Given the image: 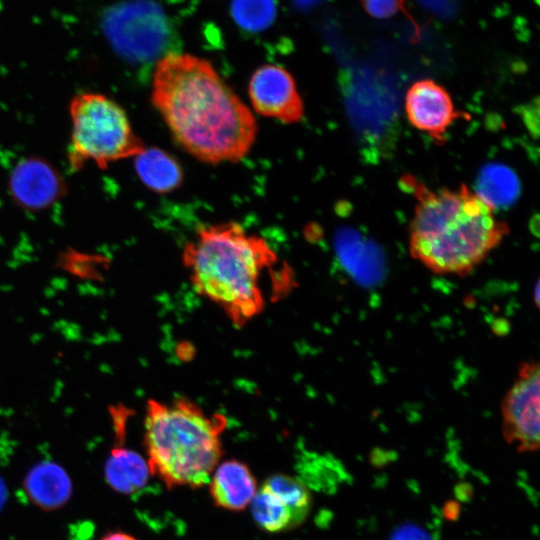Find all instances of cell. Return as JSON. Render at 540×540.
<instances>
[{"label":"cell","mask_w":540,"mask_h":540,"mask_svg":"<svg viewBox=\"0 0 540 540\" xmlns=\"http://www.w3.org/2000/svg\"><path fill=\"white\" fill-rule=\"evenodd\" d=\"M152 102L175 141L203 162L239 161L256 138L253 114L205 59L178 53L160 58Z\"/></svg>","instance_id":"obj_1"},{"label":"cell","mask_w":540,"mask_h":540,"mask_svg":"<svg viewBox=\"0 0 540 540\" xmlns=\"http://www.w3.org/2000/svg\"><path fill=\"white\" fill-rule=\"evenodd\" d=\"M405 183L416 198L409 251L433 273L469 274L509 233L495 209L464 184L431 190L412 178Z\"/></svg>","instance_id":"obj_2"},{"label":"cell","mask_w":540,"mask_h":540,"mask_svg":"<svg viewBox=\"0 0 540 540\" xmlns=\"http://www.w3.org/2000/svg\"><path fill=\"white\" fill-rule=\"evenodd\" d=\"M276 261L263 238L233 222L202 227L182 252L195 291L220 307L236 327L263 311L261 278Z\"/></svg>","instance_id":"obj_3"},{"label":"cell","mask_w":540,"mask_h":540,"mask_svg":"<svg viewBox=\"0 0 540 540\" xmlns=\"http://www.w3.org/2000/svg\"><path fill=\"white\" fill-rule=\"evenodd\" d=\"M222 414H208L196 403L177 398L151 399L146 405L144 443L150 474L169 488L208 484L222 456Z\"/></svg>","instance_id":"obj_4"},{"label":"cell","mask_w":540,"mask_h":540,"mask_svg":"<svg viewBox=\"0 0 540 540\" xmlns=\"http://www.w3.org/2000/svg\"><path fill=\"white\" fill-rule=\"evenodd\" d=\"M70 116L72 132L68 160L73 169H79L89 161L105 168L145 149L122 107L102 94L76 95L70 104Z\"/></svg>","instance_id":"obj_5"},{"label":"cell","mask_w":540,"mask_h":540,"mask_svg":"<svg viewBox=\"0 0 540 540\" xmlns=\"http://www.w3.org/2000/svg\"><path fill=\"white\" fill-rule=\"evenodd\" d=\"M502 433L518 452H535L540 437V365L530 359L518 367L516 378L501 401Z\"/></svg>","instance_id":"obj_6"},{"label":"cell","mask_w":540,"mask_h":540,"mask_svg":"<svg viewBox=\"0 0 540 540\" xmlns=\"http://www.w3.org/2000/svg\"><path fill=\"white\" fill-rule=\"evenodd\" d=\"M254 110L266 117L291 124L304 113L302 99L292 75L279 65L266 64L254 71L248 87Z\"/></svg>","instance_id":"obj_7"},{"label":"cell","mask_w":540,"mask_h":540,"mask_svg":"<svg viewBox=\"0 0 540 540\" xmlns=\"http://www.w3.org/2000/svg\"><path fill=\"white\" fill-rule=\"evenodd\" d=\"M405 112L411 125L437 143L444 142L447 130L457 119L467 117L456 110L449 92L432 79L418 80L409 87Z\"/></svg>","instance_id":"obj_8"},{"label":"cell","mask_w":540,"mask_h":540,"mask_svg":"<svg viewBox=\"0 0 540 540\" xmlns=\"http://www.w3.org/2000/svg\"><path fill=\"white\" fill-rule=\"evenodd\" d=\"M10 188L13 197L28 209H43L55 202L62 191L58 173L46 162L30 158L14 169Z\"/></svg>","instance_id":"obj_9"},{"label":"cell","mask_w":540,"mask_h":540,"mask_svg":"<svg viewBox=\"0 0 540 540\" xmlns=\"http://www.w3.org/2000/svg\"><path fill=\"white\" fill-rule=\"evenodd\" d=\"M257 482L249 467L238 460L217 465L209 481V491L215 505L230 511H240L251 504Z\"/></svg>","instance_id":"obj_10"},{"label":"cell","mask_w":540,"mask_h":540,"mask_svg":"<svg viewBox=\"0 0 540 540\" xmlns=\"http://www.w3.org/2000/svg\"><path fill=\"white\" fill-rule=\"evenodd\" d=\"M104 472L107 483L124 494L140 490L151 475L147 461L123 444H116L111 450Z\"/></svg>","instance_id":"obj_11"},{"label":"cell","mask_w":540,"mask_h":540,"mask_svg":"<svg viewBox=\"0 0 540 540\" xmlns=\"http://www.w3.org/2000/svg\"><path fill=\"white\" fill-rule=\"evenodd\" d=\"M25 487L30 499L44 509L62 506L71 493L67 474L53 463H42L33 468L27 476Z\"/></svg>","instance_id":"obj_12"},{"label":"cell","mask_w":540,"mask_h":540,"mask_svg":"<svg viewBox=\"0 0 540 540\" xmlns=\"http://www.w3.org/2000/svg\"><path fill=\"white\" fill-rule=\"evenodd\" d=\"M135 157V170L148 188L158 193H167L181 185L182 169L167 152L159 148H145Z\"/></svg>","instance_id":"obj_13"},{"label":"cell","mask_w":540,"mask_h":540,"mask_svg":"<svg viewBox=\"0 0 540 540\" xmlns=\"http://www.w3.org/2000/svg\"><path fill=\"white\" fill-rule=\"evenodd\" d=\"M250 505L254 520L265 531L276 533L298 526L286 501L264 483Z\"/></svg>","instance_id":"obj_14"},{"label":"cell","mask_w":540,"mask_h":540,"mask_svg":"<svg viewBox=\"0 0 540 540\" xmlns=\"http://www.w3.org/2000/svg\"><path fill=\"white\" fill-rule=\"evenodd\" d=\"M476 194L494 209L511 204L518 195L516 175L503 165H488L480 172Z\"/></svg>","instance_id":"obj_15"},{"label":"cell","mask_w":540,"mask_h":540,"mask_svg":"<svg viewBox=\"0 0 540 540\" xmlns=\"http://www.w3.org/2000/svg\"><path fill=\"white\" fill-rule=\"evenodd\" d=\"M264 484L287 502L297 525L305 521L311 510L312 496L302 481L288 475L276 474L267 478Z\"/></svg>","instance_id":"obj_16"},{"label":"cell","mask_w":540,"mask_h":540,"mask_svg":"<svg viewBox=\"0 0 540 540\" xmlns=\"http://www.w3.org/2000/svg\"><path fill=\"white\" fill-rule=\"evenodd\" d=\"M235 21L244 29L260 31L274 20V0H233L231 5Z\"/></svg>","instance_id":"obj_17"},{"label":"cell","mask_w":540,"mask_h":540,"mask_svg":"<svg viewBox=\"0 0 540 540\" xmlns=\"http://www.w3.org/2000/svg\"><path fill=\"white\" fill-rule=\"evenodd\" d=\"M404 0H362L365 10L373 17L388 18L402 6Z\"/></svg>","instance_id":"obj_18"},{"label":"cell","mask_w":540,"mask_h":540,"mask_svg":"<svg viewBox=\"0 0 540 540\" xmlns=\"http://www.w3.org/2000/svg\"><path fill=\"white\" fill-rule=\"evenodd\" d=\"M393 540H428V537L420 530L409 527L395 534Z\"/></svg>","instance_id":"obj_19"},{"label":"cell","mask_w":540,"mask_h":540,"mask_svg":"<svg viewBox=\"0 0 540 540\" xmlns=\"http://www.w3.org/2000/svg\"><path fill=\"white\" fill-rule=\"evenodd\" d=\"M101 540H138L134 536L120 531L107 533Z\"/></svg>","instance_id":"obj_20"}]
</instances>
